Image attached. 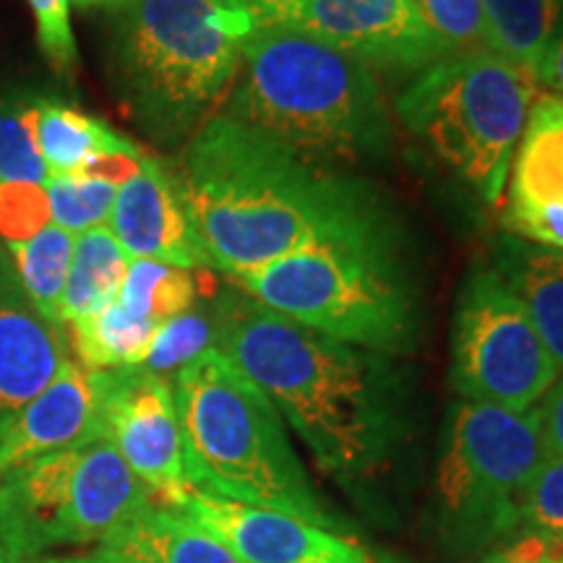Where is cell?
Returning a JSON list of instances; mask_svg holds the SVG:
<instances>
[{
  "label": "cell",
  "mask_w": 563,
  "mask_h": 563,
  "mask_svg": "<svg viewBox=\"0 0 563 563\" xmlns=\"http://www.w3.org/2000/svg\"><path fill=\"white\" fill-rule=\"evenodd\" d=\"M74 3H79V5H112V9H118V5H123L125 0H74Z\"/></svg>",
  "instance_id": "obj_39"
},
{
  "label": "cell",
  "mask_w": 563,
  "mask_h": 563,
  "mask_svg": "<svg viewBox=\"0 0 563 563\" xmlns=\"http://www.w3.org/2000/svg\"><path fill=\"white\" fill-rule=\"evenodd\" d=\"M68 344L76 352V363L87 371L133 368L144 363L159 327L125 311L112 302L104 311L66 323Z\"/></svg>",
  "instance_id": "obj_24"
},
{
  "label": "cell",
  "mask_w": 563,
  "mask_h": 563,
  "mask_svg": "<svg viewBox=\"0 0 563 563\" xmlns=\"http://www.w3.org/2000/svg\"><path fill=\"white\" fill-rule=\"evenodd\" d=\"M115 183L89 175H51L45 183L51 220L68 232H84L104 228L110 220L118 196Z\"/></svg>",
  "instance_id": "obj_27"
},
{
  "label": "cell",
  "mask_w": 563,
  "mask_h": 563,
  "mask_svg": "<svg viewBox=\"0 0 563 563\" xmlns=\"http://www.w3.org/2000/svg\"><path fill=\"white\" fill-rule=\"evenodd\" d=\"M506 183V230L519 241L563 251V97L532 104Z\"/></svg>",
  "instance_id": "obj_16"
},
{
  "label": "cell",
  "mask_w": 563,
  "mask_h": 563,
  "mask_svg": "<svg viewBox=\"0 0 563 563\" xmlns=\"http://www.w3.org/2000/svg\"><path fill=\"white\" fill-rule=\"evenodd\" d=\"M534 95L530 70L498 55H452L407 84L394 110L456 180L496 207Z\"/></svg>",
  "instance_id": "obj_7"
},
{
  "label": "cell",
  "mask_w": 563,
  "mask_h": 563,
  "mask_svg": "<svg viewBox=\"0 0 563 563\" xmlns=\"http://www.w3.org/2000/svg\"><path fill=\"white\" fill-rule=\"evenodd\" d=\"M214 316L217 350L269 397L323 473L361 493L397 462L415 426L397 357L313 332L235 285L214 300Z\"/></svg>",
  "instance_id": "obj_2"
},
{
  "label": "cell",
  "mask_w": 563,
  "mask_h": 563,
  "mask_svg": "<svg viewBox=\"0 0 563 563\" xmlns=\"http://www.w3.org/2000/svg\"><path fill=\"white\" fill-rule=\"evenodd\" d=\"M188 483L207 496L340 530L269 397L211 347L173 376Z\"/></svg>",
  "instance_id": "obj_4"
},
{
  "label": "cell",
  "mask_w": 563,
  "mask_h": 563,
  "mask_svg": "<svg viewBox=\"0 0 563 563\" xmlns=\"http://www.w3.org/2000/svg\"><path fill=\"white\" fill-rule=\"evenodd\" d=\"M110 232L131 262L150 258L180 269H211L196 238L178 175L144 157L139 173L118 188Z\"/></svg>",
  "instance_id": "obj_15"
},
{
  "label": "cell",
  "mask_w": 563,
  "mask_h": 563,
  "mask_svg": "<svg viewBox=\"0 0 563 563\" xmlns=\"http://www.w3.org/2000/svg\"><path fill=\"white\" fill-rule=\"evenodd\" d=\"M66 563H125V561L118 559L115 553H110V551H104V548H100V551H95V553L76 555V559H66Z\"/></svg>",
  "instance_id": "obj_38"
},
{
  "label": "cell",
  "mask_w": 563,
  "mask_h": 563,
  "mask_svg": "<svg viewBox=\"0 0 563 563\" xmlns=\"http://www.w3.org/2000/svg\"><path fill=\"white\" fill-rule=\"evenodd\" d=\"M559 376V365L501 274L493 264L475 266L452 321L449 378L460 399L527 412Z\"/></svg>",
  "instance_id": "obj_10"
},
{
  "label": "cell",
  "mask_w": 563,
  "mask_h": 563,
  "mask_svg": "<svg viewBox=\"0 0 563 563\" xmlns=\"http://www.w3.org/2000/svg\"><path fill=\"white\" fill-rule=\"evenodd\" d=\"M53 224L47 191L40 183H0V243H26Z\"/></svg>",
  "instance_id": "obj_31"
},
{
  "label": "cell",
  "mask_w": 563,
  "mask_h": 563,
  "mask_svg": "<svg viewBox=\"0 0 563 563\" xmlns=\"http://www.w3.org/2000/svg\"><path fill=\"white\" fill-rule=\"evenodd\" d=\"M481 9L490 53L534 76L563 24V0H481Z\"/></svg>",
  "instance_id": "obj_22"
},
{
  "label": "cell",
  "mask_w": 563,
  "mask_h": 563,
  "mask_svg": "<svg viewBox=\"0 0 563 563\" xmlns=\"http://www.w3.org/2000/svg\"><path fill=\"white\" fill-rule=\"evenodd\" d=\"M217 292L209 269H180V266L136 258L129 262L118 302L139 319L162 327L175 316L186 313L201 295Z\"/></svg>",
  "instance_id": "obj_23"
},
{
  "label": "cell",
  "mask_w": 563,
  "mask_h": 563,
  "mask_svg": "<svg viewBox=\"0 0 563 563\" xmlns=\"http://www.w3.org/2000/svg\"><path fill=\"white\" fill-rule=\"evenodd\" d=\"M412 3L449 58L490 53L481 0H412Z\"/></svg>",
  "instance_id": "obj_29"
},
{
  "label": "cell",
  "mask_w": 563,
  "mask_h": 563,
  "mask_svg": "<svg viewBox=\"0 0 563 563\" xmlns=\"http://www.w3.org/2000/svg\"><path fill=\"white\" fill-rule=\"evenodd\" d=\"M214 5H220V9H228V11H238V13H245V16L253 19V24H262L266 9L272 5V0H211Z\"/></svg>",
  "instance_id": "obj_36"
},
{
  "label": "cell",
  "mask_w": 563,
  "mask_h": 563,
  "mask_svg": "<svg viewBox=\"0 0 563 563\" xmlns=\"http://www.w3.org/2000/svg\"><path fill=\"white\" fill-rule=\"evenodd\" d=\"M211 347H217L214 302L211 306H199L196 302L186 313L162 323L141 368L165 378L170 373L175 376L180 368H186L188 363H194L196 357Z\"/></svg>",
  "instance_id": "obj_28"
},
{
  "label": "cell",
  "mask_w": 563,
  "mask_h": 563,
  "mask_svg": "<svg viewBox=\"0 0 563 563\" xmlns=\"http://www.w3.org/2000/svg\"><path fill=\"white\" fill-rule=\"evenodd\" d=\"M519 532L563 545V456L548 454L527 483L519 506Z\"/></svg>",
  "instance_id": "obj_30"
},
{
  "label": "cell",
  "mask_w": 563,
  "mask_h": 563,
  "mask_svg": "<svg viewBox=\"0 0 563 563\" xmlns=\"http://www.w3.org/2000/svg\"><path fill=\"white\" fill-rule=\"evenodd\" d=\"M251 16L211 0H125L112 16V81L154 141L191 139L228 95Z\"/></svg>",
  "instance_id": "obj_5"
},
{
  "label": "cell",
  "mask_w": 563,
  "mask_h": 563,
  "mask_svg": "<svg viewBox=\"0 0 563 563\" xmlns=\"http://www.w3.org/2000/svg\"><path fill=\"white\" fill-rule=\"evenodd\" d=\"M224 115L311 159L384 157L391 146L373 70L287 26H262L245 40Z\"/></svg>",
  "instance_id": "obj_3"
},
{
  "label": "cell",
  "mask_w": 563,
  "mask_h": 563,
  "mask_svg": "<svg viewBox=\"0 0 563 563\" xmlns=\"http://www.w3.org/2000/svg\"><path fill=\"white\" fill-rule=\"evenodd\" d=\"M30 9L37 26L42 58L60 79H74L79 53L70 30V0H30Z\"/></svg>",
  "instance_id": "obj_32"
},
{
  "label": "cell",
  "mask_w": 563,
  "mask_h": 563,
  "mask_svg": "<svg viewBox=\"0 0 563 563\" xmlns=\"http://www.w3.org/2000/svg\"><path fill=\"white\" fill-rule=\"evenodd\" d=\"M74 232L47 224L40 235L26 243L5 245L16 272V279L26 298L40 313L60 323V298L66 287L70 258H74Z\"/></svg>",
  "instance_id": "obj_25"
},
{
  "label": "cell",
  "mask_w": 563,
  "mask_h": 563,
  "mask_svg": "<svg viewBox=\"0 0 563 563\" xmlns=\"http://www.w3.org/2000/svg\"><path fill=\"white\" fill-rule=\"evenodd\" d=\"M178 509L217 534L243 563H373L357 543L290 514L199 490L188 493Z\"/></svg>",
  "instance_id": "obj_13"
},
{
  "label": "cell",
  "mask_w": 563,
  "mask_h": 563,
  "mask_svg": "<svg viewBox=\"0 0 563 563\" xmlns=\"http://www.w3.org/2000/svg\"><path fill=\"white\" fill-rule=\"evenodd\" d=\"M175 175L203 256L228 277L316 245L402 232L371 183L224 112L188 139Z\"/></svg>",
  "instance_id": "obj_1"
},
{
  "label": "cell",
  "mask_w": 563,
  "mask_h": 563,
  "mask_svg": "<svg viewBox=\"0 0 563 563\" xmlns=\"http://www.w3.org/2000/svg\"><path fill=\"white\" fill-rule=\"evenodd\" d=\"M262 26L311 34L371 70L422 74L449 58L412 0H272Z\"/></svg>",
  "instance_id": "obj_11"
},
{
  "label": "cell",
  "mask_w": 563,
  "mask_h": 563,
  "mask_svg": "<svg viewBox=\"0 0 563 563\" xmlns=\"http://www.w3.org/2000/svg\"><path fill=\"white\" fill-rule=\"evenodd\" d=\"M34 123L37 95L0 91V183H47Z\"/></svg>",
  "instance_id": "obj_26"
},
{
  "label": "cell",
  "mask_w": 563,
  "mask_h": 563,
  "mask_svg": "<svg viewBox=\"0 0 563 563\" xmlns=\"http://www.w3.org/2000/svg\"><path fill=\"white\" fill-rule=\"evenodd\" d=\"M104 435L125 464L152 490L154 501L180 506L191 493L173 382L133 368L108 371L104 386Z\"/></svg>",
  "instance_id": "obj_12"
},
{
  "label": "cell",
  "mask_w": 563,
  "mask_h": 563,
  "mask_svg": "<svg viewBox=\"0 0 563 563\" xmlns=\"http://www.w3.org/2000/svg\"><path fill=\"white\" fill-rule=\"evenodd\" d=\"M493 269L522 302L563 373V251L509 235L498 243Z\"/></svg>",
  "instance_id": "obj_19"
},
{
  "label": "cell",
  "mask_w": 563,
  "mask_h": 563,
  "mask_svg": "<svg viewBox=\"0 0 563 563\" xmlns=\"http://www.w3.org/2000/svg\"><path fill=\"white\" fill-rule=\"evenodd\" d=\"M108 371H87L70 357L0 435V475L104 435Z\"/></svg>",
  "instance_id": "obj_14"
},
{
  "label": "cell",
  "mask_w": 563,
  "mask_h": 563,
  "mask_svg": "<svg viewBox=\"0 0 563 563\" xmlns=\"http://www.w3.org/2000/svg\"><path fill=\"white\" fill-rule=\"evenodd\" d=\"M481 563H563V545L538 534L517 532L485 553Z\"/></svg>",
  "instance_id": "obj_33"
},
{
  "label": "cell",
  "mask_w": 563,
  "mask_h": 563,
  "mask_svg": "<svg viewBox=\"0 0 563 563\" xmlns=\"http://www.w3.org/2000/svg\"><path fill=\"white\" fill-rule=\"evenodd\" d=\"M125 563H243L178 506L152 501L100 545Z\"/></svg>",
  "instance_id": "obj_18"
},
{
  "label": "cell",
  "mask_w": 563,
  "mask_h": 563,
  "mask_svg": "<svg viewBox=\"0 0 563 563\" xmlns=\"http://www.w3.org/2000/svg\"><path fill=\"white\" fill-rule=\"evenodd\" d=\"M129 256L110 228H97L76 238L74 258L60 298V323L81 321L112 306L121 295Z\"/></svg>",
  "instance_id": "obj_21"
},
{
  "label": "cell",
  "mask_w": 563,
  "mask_h": 563,
  "mask_svg": "<svg viewBox=\"0 0 563 563\" xmlns=\"http://www.w3.org/2000/svg\"><path fill=\"white\" fill-rule=\"evenodd\" d=\"M548 449L538 410L456 399L443 431L435 475V522L452 551H493L519 532L527 483Z\"/></svg>",
  "instance_id": "obj_8"
},
{
  "label": "cell",
  "mask_w": 563,
  "mask_h": 563,
  "mask_svg": "<svg viewBox=\"0 0 563 563\" xmlns=\"http://www.w3.org/2000/svg\"><path fill=\"white\" fill-rule=\"evenodd\" d=\"M258 306L384 355L415 352L420 292L402 262V232L327 243L230 277Z\"/></svg>",
  "instance_id": "obj_6"
},
{
  "label": "cell",
  "mask_w": 563,
  "mask_h": 563,
  "mask_svg": "<svg viewBox=\"0 0 563 563\" xmlns=\"http://www.w3.org/2000/svg\"><path fill=\"white\" fill-rule=\"evenodd\" d=\"M68 361L66 327L32 306L0 245V435Z\"/></svg>",
  "instance_id": "obj_17"
},
{
  "label": "cell",
  "mask_w": 563,
  "mask_h": 563,
  "mask_svg": "<svg viewBox=\"0 0 563 563\" xmlns=\"http://www.w3.org/2000/svg\"><path fill=\"white\" fill-rule=\"evenodd\" d=\"M0 563H66V559H51V555H21L0 545Z\"/></svg>",
  "instance_id": "obj_37"
},
{
  "label": "cell",
  "mask_w": 563,
  "mask_h": 563,
  "mask_svg": "<svg viewBox=\"0 0 563 563\" xmlns=\"http://www.w3.org/2000/svg\"><path fill=\"white\" fill-rule=\"evenodd\" d=\"M152 490L108 435L0 475V545L21 555L104 543Z\"/></svg>",
  "instance_id": "obj_9"
},
{
  "label": "cell",
  "mask_w": 563,
  "mask_h": 563,
  "mask_svg": "<svg viewBox=\"0 0 563 563\" xmlns=\"http://www.w3.org/2000/svg\"><path fill=\"white\" fill-rule=\"evenodd\" d=\"M534 81L545 84L555 97H563V24L555 32V37L548 47L538 70H534Z\"/></svg>",
  "instance_id": "obj_35"
},
{
  "label": "cell",
  "mask_w": 563,
  "mask_h": 563,
  "mask_svg": "<svg viewBox=\"0 0 563 563\" xmlns=\"http://www.w3.org/2000/svg\"><path fill=\"white\" fill-rule=\"evenodd\" d=\"M37 150L51 175H79L89 162L108 154H141L123 133L74 104L37 95Z\"/></svg>",
  "instance_id": "obj_20"
},
{
  "label": "cell",
  "mask_w": 563,
  "mask_h": 563,
  "mask_svg": "<svg viewBox=\"0 0 563 563\" xmlns=\"http://www.w3.org/2000/svg\"><path fill=\"white\" fill-rule=\"evenodd\" d=\"M534 410H538L548 454L563 456V376L555 378V384L548 389Z\"/></svg>",
  "instance_id": "obj_34"
}]
</instances>
